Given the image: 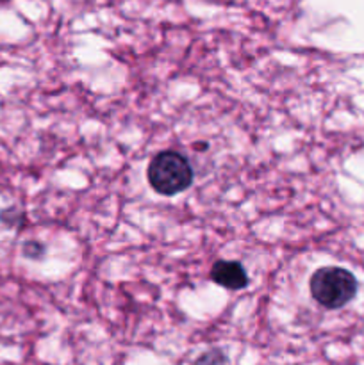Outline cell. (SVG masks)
Returning <instances> with one entry per match:
<instances>
[{"label":"cell","instance_id":"cell-1","mask_svg":"<svg viewBox=\"0 0 364 365\" xmlns=\"http://www.w3.org/2000/svg\"><path fill=\"white\" fill-rule=\"evenodd\" d=\"M148 182L159 195L173 196L193 182V170L188 159L177 152H161L148 166Z\"/></svg>","mask_w":364,"mask_h":365},{"label":"cell","instance_id":"cell-2","mask_svg":"<svg viewBox=\"0 0 364 365\" xmlns=\"http://www.w3.org/2000/svg\"><path fill=\"white\" fill-rule=\"evenodd\" d=\"M357 292V280L343 267H323L310 278V294L325 309L346 305Z\"/></svg>","mask_w":364,"mask_h":365},{"label":"cell","instance_id":"cell-3","mask_svg":"<svg viewBox=\"0 0 364 365\" xmlns=\"http://www.w3.org/2000/svg\"><path fill=\"white\" fill-rule=\"evenodd\" d=\"M211 278L218 285L231 289V291H238V289L246 287V284H248L245 267L239 262H228V260H218L213 269H211Z\"/></svg>","mask_w":364,"mask_h":365},{"label":"cell","instance_id":"cell-4","mask_svg":"<svg viewBox=\"0 0 364 365\" xmlns=\"http://www.w3.org/2000/svg\"><path fill=\"white\" fill-rule=\"evenodd\" d=\"M227 364V359H225L223 353L220 349H211V351H206L202 356H198L195 365H225Z\"/></svg>","mask_w":364,"mask_h":365},{"label":"cell","instance_id":"cell-5","mask_svg":"<svg viewBox=\"0 0 364 365\" xmlns=\"http://www.w3.org/2000/svg\"><path fill=\"white\" fill-rule=\"evenodd\" d=\"M41 252H43V246L39 245V242H27V245L24 246V255H27V257H39L41 255Z\"/></svg>","mask_w":364,"mask_h":365}]
</instances>
